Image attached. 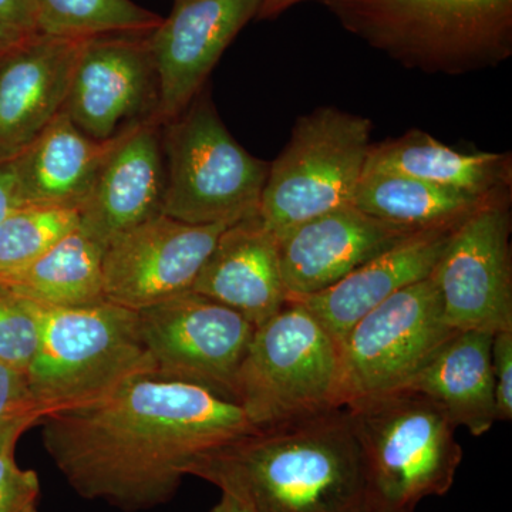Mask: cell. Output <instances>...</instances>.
<instances>
[{"label": "cell", "instance_id": "cell-33", "mask_svg": "<svg viewBox=\"0 0 512 512\" xmlns=\"http://www.w3.org/2000/svg\"><path fill=\"white\" fill-rule=\"evenodd\" d=\"M35 36L37 35H26L0 22V63L28 45Z\"/></svg>", "mask_w": 512, "mask_h": 512}, {"label": "cell", "instance_id": "cell-21", "mask_svg": "<svg viewBox=\"0 0 512 512\" xmlns=\"http://www.w3.org/2000/svg\"><path fill=\"white\" fill-rule=\"evenodd\" d=\"M493 338L491 333L476 330L454 333L403 389L429 397L471 436H484L497 421Z\"/></svg>", "mask_w": 512, "mask_h": 512}, {"label": "cell", "instance_id": "cell-35", "mask_svg": "<svg viewBox=\"0 0 512 512\" xmlns=\"http://www.w3.org/2000/svg\"><path fill=\"white\" fill-rule=\"evenodd\" d=\"M210 512H248L234 498L221 494L220 501L211 508Z\"/></svg>", "mask_w": 512, "mask_h": 512}, {"label": "cell", "instance_id": "cell-18", "mask_svg": "<svg viewBox=\"0 0 512 512\" xmlns=\"http://www.w3.org/2000/svg\"><path fill=\"white\" fill-rule=\"evenodd\" d=\"M192 292L228 306L255 328L289 302L278 239L259 214L225 228L212 249Z\"/></svg>", "mask_w": 512, "mask_h": 512}, {"label": "cell", "instance_id": "cell-25", "mask_svg": "<svg viewBox=\"0 0 512 512\" xmlns=\"http://www.w3.org/2000/svg\"><path fill=\"white\" fill-rule=\"evenodd\" d=\"M35 5L40 33L49 36L150 35L163 22L131 0H35Z\"/></svg>", "mask_w": 512, "mask_h": 512}, {"label": "cell", "instance_id": "cell-36", "mask_svg": "<svg viewBox=\"0 0 512 512\" xmlns=\"http://www.w3.org/2000/svg\"><path fill=\"white\" fill-rule=\"evenodd\" d=\"M367 512H409V511H384V510H376V508H369Z\"/></svg>", "mask_w": 512, "mask_h": 512}, {"label": "cell", "instance_id": "cell-28", "mask_svg": "<svg viewBox=\"0 0 512 512\" xmlns=\"http://www.w3.org/2000/svg\"><path fill=\"white\" fill-rule=\"evenodd\" d=\"M45 417L26 372L0 363V439L15 431L26 433Z\"/></svg>", "mask_w": 512, "mask_h": 512}, {"label": "cell", "instance_id": "cell-9", "mask_svg": "<svg viewBox=\"0 0 512 512\" xmlns=\"http://www.w3.org/2000/svg\"><path fill=\"white\" fill-rule=\"evenodd\" d=\"M454 333L431 276L394 293L340 343L345 407L403 389Z\"/></svg>", "mask_w": 512, "mask_h": 512}, {"label": "cell", "instance_id": "cell-1", "mask_svg": "<svg viewBox=\"0 0 512 512\" xmlns=\"http://www.w3.org/2000/svg\"><path fill=\"white\" fill-rule=\"evenodd\" d=\"M42 424L47 454L70 487L126 512L167 504L195 458L256 431L232 400L160 377Z\"/></svg>", "mask_w": 512, "mask_h": 512}, {"label": "cell", "instance_id": "cell-31", "mask_svg": "<svg viewBox=\"0 0 512 512\" xmlns=\"http://www.w3.org/2000/svg\"><path fill=\"white\" fill-rule=\"evenodd\" d=\"M0 22L26 35H40L35 0H0Z\"/></svg>", "mask_w": 512, "mask_h": 512}, {"label": "cell", "instance_id": "cell-11", "mask_svg": "<svg viewBox=\"0 0 512 512\" xmlns=\"http://www.w3.org/2000/svg\"><path fill=\"white\" fill-rule=\"evenodd\" d=\"M511 194L484 202L451 234L431 278L456 332L512 330Z\"/></svg>", "mask_w": 512, "mask_h": 512}, {"label": "cell", "instance_id": "cell-6", "mask_svg": "<svg viewBox=\"0 0 512 512\" xmlns=\"http://www.w3.org/2000/svg\"><path fill=\"white\" fill-rule=\"evenodd\" d=\"M234 402L256 430L345 407L340 343L302 303L289 299L255 328Z\"/></svg>", "mask_w": 512, "mask_h": 512}, {"label": "cell", "instance_id": "cell-12", "mask_svg": "<svg viewBox=\"0 0 512 512\" xmlns=\"http://www.w3.org/2000/svg\"><path fill=\"white\" fill-rule=\"evenodd\" d=\"M227 227L158 214L128 229L104 247V298L137 312L191 291Z\"/></svg>", "mask_w": 512, "mask_h": 512}, {"label": "cell", "instance_id": "cell-14", "mask_svg": "<svg viewBox=\"0 0 512 512\" xmlns=\"http://www.w3.org/2000/svg\"><path fill=\"white\" fill-rule=\"evenodd\" d=\"M150 35L87 40L63 111L94 140H110L157 110V74Z\"/></svg>", "mask_w": 512, "mask_h": 512}, {"label": "cell", "instance_id": "cell-32", "mask_svg": "<svg viewBox=\"0 0 512 512\" xmlns=\"http://www.w3.org/2000/svg\"><path fill=\"white\" fill-rule=\"evenodd\" d=\"M20 207L18 180L12 161L0 163V224L10 212Z\"/></svg>", "mask_w": 512, "mask_h": 512}, {"label": "cell", "instance_id": "cell-29", "mask_svg": "<svg viewBox=\"0 0 512 512\" xmlns=\"http://www.w3.org/2000/svg\"><path fill=\"white\" fill-rule=\"evenodd\" d=\"M22 434L15 431L0 439V512H39V476L16 463L15 450Z\"/></svg>", "mask_w": 512, "mask_h": 512}, {"label": "cell", "instance_id": "cell-2", "mask_svg": "<svg viewBox=\"0 0 512 512\" xmlns=\"http://www.w3.org/2000/svg\"><path fill=\"white\" fill-rule=\"evenodd\" d=\"M187 476L248 512H367L362 453L348 409L256 430L195 458Z\"/></svg>", "mask_w": 512, "mask_h": 512}, {"label": "cell", "instance_id": "cell-16", "mask_svg": "<svg viewBox=\"0 0 512 512\" xmlns=\"http://www.w3.org/2000/svg\"><path fill=\"white\" fill-rule=\"evenodd\" d=\"M161 127L150 117L126 128L80 207L79 231L103 248L161 214L165 190Z\"/></svg>", "mask_w": 512, "mask_h": 512}, {"label": "cell", "instance_id": "cell-15", "mask_svg": "<svg viewBox=\"0 0 512 512\" xmlns=\"http://www.w3.org/2000/svg\"><path fill=\"white\" fill-rule=\"evenodd\" d=\"M416 232L372 217L353 204L299 225L278 239L289 299L325 291Z\"/></svg>", "mask_w": 512, "mask_h": 512}, {"label": "cell", "instance_id": "cell-20", "mask_svg": "<svg viewBox=\"0 0 512 512\" xmlns=\"http://www.w3.org/2000/svg\"><path fill=\"white\" fill-rule=\"evenodd\" d=\"M121 134V133H120ZM119 136L94 140L64 111L12 161L20 205L80 210Z\"/></svg>", "mask_w": 512, "mask_h": 512}, {"label": "cell", "instance_id": "cell-7", "mask_svg": "<svg viewBox=\"0 0 512 512\" xmlns=\"http://www.w3.org/2000/svg\"><path fill=\"white\" fill-rule=\"evenodd\" d=\"M164 126L161 214L192 225H232L258 214L271 163L235 140L205 87Z\"/></svg>", "mask_w": 512, "mask_h": 512}, {"label": "cell", "instance_id": "cell-19", "mask_svg": "<svg viewBox=\"0 0 512 512\" xmlns=\"http://www.w3.org/2000/svg\"><path fill=\"white\" fill-rule=\"evenodd\" d=\"M457 227L416 232L325 291L292 299L302 303L342 343L366 313L392 298L394 293L430 278Z\"/></svg>", "mask_w": 512, "mask_h": 512}, {"label": "cell", "instance_id": "cell-24", "mask_svg": "<svg viewBox=\"0 0 512 512\" xmlns=\"http://www.w3.org/2000/svg\"><path fill=\"white\" fill-rule=\"evenodd\" d=\"M491 198L474 197L406 175L365 171L353 205L379 220L424 231L457 227Z\"/></svg>", "mask_w": 512, "mask_h": 512}, {"label": "cell", "instance_id": "cell-13", "mask_svg": "<svg viewBox=\"0 0 512 512\" xmlns=\"http://www.w3.org/2000/svg\"><path fill=\"white\" fill-rule=\"evenodd\" d=\"M264 0H175L148 36L157 74L154 119L164 126L192 103L222 53L256 19Z\"/></svg>", "mask_w": 512, "mask_h": 512}, {"label": "cell", "instance_id": "cell-5", "mask_svg": "<svg viewBox=\"0 0 512 512\" xmlns=\"http://www.w3.org/2000/svg\"><path fill=\"white\" fill-rule=\"evenodd\" d=\"M365 466L369 507L414 512L453 487L463 448L456 424L424 394L400 389L346 406Z\"/></svg>", "mask_w": 512, "mask_h": 512}, {"label": "cell", "instance_id": "cell-30", "mask_svg": "<svg viewBox=\"0 0 512 512\" xmlns=\"http://www.w3.org/2000/svg\"><path fill=\"white\" fill-rule=\"evenodd\" d=\"M491 369L497 421L512 420V330L495 333L491 343Z\"/></svg>", "mask_w": 512, "mask_h": 512}, {"label": "cell", "instance_id": "cell-23", "mask_svg": "<svg viewBox=\"0 0 512 512\" xmlns=\"http://www.w3.org/2000/svg\"><path fill=\"white\" fill-rule=\"evenodd\" d=\"M103 251L77 228L36 261L0 274V289L46 308H79L106 301Z\"/></svg>", "mask_w": 512, "mask_h": 512}, {"label": "cell", "instance_id": "cell-17", "mask_svg": "<svg viewBox=\"0 0 512 512\" xmlns=\"http://www.w3.org/2000/svg\"><path fill=\"white\" fill-rule=\"evenodd\" d=\"M87 40L40 33L0 63V163L22 153L63 110Z\"/></svg>", "mask_w": 512, "mask_h": 512}, {"label": "cell", "instance_id": "cell-26", "mask_svg": "<svg viewBox=\"0 0 512 512\" xmlns=\"http://www.w3.org/2000/svg\"><path fill=\"white\" fill-rule=\"evenodd\" d=\"M77 228V210L20 205L0 224V274L36 261Z\"/></svg>", "mask_w": 512, "mask_h": 512}, {"label": "cell", "instance_id": "cell-10", "mask_svg": "<svg viewBox=\"0 0 512 512\" xmlns=\"http://www.w3.org/2000/svg\"><path fill=\"white\" fill-rule=\"evenodd\" d=\"M160 379L197 384L234 402L235 380L255 326L228 306L188 291L137 311Z\"/></svg>", "mask_w": 512, "mask_h": 512}, {"label": "cell", "instance_id": "cell-8", "mask_svg": "<svg viewBox=\"0 0 512 512\" xmlns=\"http://www.w3.org/2000/svg\"><path fill=\"white\" fill-rule=\"evenodd\" d=\"M372 121L338 107L303 114L269 164L259 217L276 239L353 204L372 147Z\"/></svg>", "mask_w": 512, "mask_h": 512}, {"label": "cell", "instance_id": "cell-4", "mask_svg": "<svg viewBox=\"0 0 512 512\" xmlns=\"http://www.w3.org/2000/svg\"><path fill=\"white\" fill-rule=\"evenodd\" d=\"M36 306L39 348L26 375L46 416L92 406L156 376L136 311L107 299L79 308Z\"/></svg>", "mask_w": 512, "mask_h": 512}, {"label": "cell", "instance_id": "cell-27", "mask_svg": "<svg viewBox=\"0 0 512 512\" xmlns=\"http://www.w3.org/2000/svg\"><path fill=\"white\" fill-rule=\"evenodd\" d=\"M39 339L36 303L0 289V363L28 372Z\"/></svg>", "mask_w": 512, "mask_h": 512}, {"label": "cell", "instance_id": "cell-34", "mask_svg": "<svg viewBox=\"0 0 512 512\" xmlns=\"http://www.w3.org/2000/svg\"><path fill=\"white\" fill-rule=\"evenodd\" d=\"M303 2H308V0H264L258 15H256V20L276 19L278 16H281L282 13H285L286 10Z\"/></svg>", "mask_w": 512, "mask_h": 512}, {"label": "cell", "instance_id": "cell-3", "mask_svg": "<svg viewBox=\"0 0 512 512\" xmlns=\"http://www.w3.org/2000/svg\"><path fill=\"white\" fill-rule=\"evenodd\" d=\"M340 25L407 69L458 76L512 55V0H319Z\"/></svg>", "mask_w": 512, "mask_h": 512}, {"label": "cell", "instance_id": "cell-22", "mask_svg": "<svg viewBox=\"0 0 512 512\" xmlns=\"http://www.w3.org/2000/svg\"><path fill=\"white\" fill-rule=\"evenodd\" d=\"M365 171L406 175L478 198L511 194L512 187L510 153H463L419 128L372 144Z\"/></svg>", "mask_w": 512, "mask_h": 512}]
</instances>
